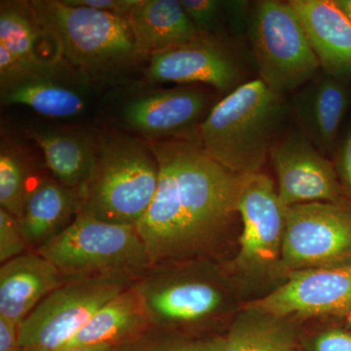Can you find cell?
Masks as SVG:
<instances>
[{"label":"cell","mask_w":351,"mask_h":351,"mask_svg":"<svg viewBox=\"0 0 351 351\" xmlns=\"http://www.w3.org/2000/svg\"><path fill=\"white\" fill-rule=\"evenodd\" d=\"M29 3L60 56L71 66L96 73L140 57L124 16L68 5L63 0H34Z\"/></svg>","instance_id":"277c9868"},{"label":"cell","mask_w":351,"mask_h":351,"mask_svg":"<svg viewBox=\"0 0 351 351\" xmlns=\"http://www.w3.org/2000/svg\"><path fill=\"white\" fill-rule=\"evenodd\" d=\"M112 346H76V348H64L58 351H112Z\"/></svg>","instance_id":"d6a6232c"},{"label":"cell","mask_w":351,"mask_h":351,"mask_svg":"<svg viewBox=\"0 0 351 351\" xmlns=\"http://www.w3.org/2000/svg\"><path fill=\"white\" fill-rule=\"evenodd\" d=\"M334 1L351 22V0H334Z\"/></svg>","instance_id":"836d02e7"},{"label":"cell","mask_w":351,"mask_h":351,"mask_svg":"<svg viewBox=\"0 0 351 351\" xmlns=\"http://www.w3.org/2000/svg\"><path fill=\"white\" fill-rule=\"evenodd\" d=\"M186 263L152 265L135 281L152 329L175 332L200 327L225 311V291L208 267Z\"/></svg>","instance_id":"52a82bcc"},{"label":"cell","mask_w":351,"mask_h":351,"mask_svg":"<svg viewBox=\"0 0 351 351\" xmlns=\"http://www.w3.org/2000/svg\"><path fill=\"white\" fill-rule=\"evenodd\" d=\"M223 343L225 337L189 338L151 329L140 338L117 346L112 351H221Z\"/></svg>","instance_id":"484cf974"},{"label":"cell","mask_w":351,"mask_h":351,"mask_svg":"<svg viewBox=\"0 0 351 351\" xmlns=\"http://www.w3.org/2000/svg\"><path fill=\"white\" fill-rule=\"evenodd\" d=\"M31 251L19 221L3 208H0V263H4Z\"/></svg>","instance_id":"83f0119b"},{"label":"cell","mask_w":351,"mask_h":351,"mask_svg":"<svg viewBox=\"0 0 351 351\" xmlns=\"http://www.w3.org/2000/svg\"><path fill=\"white\" fill-rule=\"evenodd\" d=\"M289 351H304V350H300V348H298L297 346H295V348H292V350H290Z\"/></svg>","instance_id":"e575fe53"},{"label":"cell","mask_w":351,"mask_h":351,"mask_svg":"<svg viewBox=\"0 0 351 351\" xmlns=\"http://www.w3.org/2000/svg\"><path fill=\"white\" fill-rule=\"evenodd\" d=\"M335 168L338 173L343 188L351 196V127L339 140L335 149Z\"/></svg>","instance_id":"f546056e"},{"label":"cell","mask_w":351,"mask_h":351,"mask_svg":"<svg viewBox=\"0 0 351 351\" xmlns=\"http://www.w3.org/2000/svg\"><path fill=\"white\" fill-rule=\"evenodd\" d=\"M242 233L234 265L248 274L280 272L285 207L269 176L245 175L237 202Z\"/></svg>","instance_id":"30bf717a"},{"label":"cell","mask_w":351,"mask_h":351,"mask_svg":"<svg viewBox=\"0 0 351 351\" xmlns=\"http://www.w3.org/2000/svg\"><path fill=\"white\" fill-rule=\"evenodd\" d=\"M27 159L18 149L2 143L0 149V208L20 219L34 184Z\"/></svg>","instance_id":"d4e9b609"},{"label":"cell","mask_w":351,"mask_h":351,"mask_svg":"<svg viewBox=\"0 0 351 351\" xmlns=\"http://www.w3.org/2000/svg\"><path fill=\"white\" fill-rule=\"evenodd\" d=\"M159 166L149 143L108 135L83 191L82 213L115 225L137 226L156 196Z\"/></svg>","instance_id":"3957f363"},{"label":"cell","mask_w":351,"mask_h":351,"mask_svg":"<svg viewBox=\"0 0 351 351\" xmlns=\"http://www.w3.org/2000/svg\"><path fill=\"white\" fill-rule=\"evenodd\" d=\"M289 117L285 95L257 78L240 85L211 108L201 124L198 144L235 174L261 172Z\"/></svg>","instance_id":"7a4b0ae2"},{"label":"cell","mask_w":351,"mask_h":351,"mask_svg":"<svg viewBox=\"0 0 351 351\" xmlns=\"http://www.w3.org/2000/svg\"><path fill=\"white\" fill-rule=\"evenodd\" d=\"M285 218L280 272L351 265L350 205H292Z\"/></svg>","instance_id":"9c48e42d"},{"label":"cell","mask_w":351,"mask_h":351,"mask_svg":"<svg viewBox=\"0 0 351 351\" xmlns=\"http://www.w3.org/2000/svg\"><path fill=\"white\" fill-rule=\"evenodd\" d=\"M189 20L200 36H218L226 15L232 11L233 1L221 0H180Z\"/></svg>","instance_id":"4316f807"},{"label":"cell","mask_w":351,"mask_h":351,"mask_svg":"<svg viewBox=\"0 0 351 351\" xmlns=\"http://www.w3.org/2000/svg\"><path fill=\"white\" fill-rule=\"evenodd\" d=\"M209 96L197 88L177 87L143 95L129 101L124 122L149 143L164 138L198 143Z\"/></svg>","instance_id":"5bb4252c"},{"label":"cell","mask_w":351,"mask_h":351,"mask_svg":"<svg viewBox=\"0 0 351 351\" xmlns=\"http://www.w3.org/2000/svg\"><path fill=\"white\" fill-rule=\"evenodd\" d=\"M269 158L284 207L313 202L350 205L334 163L297 130L279 137Z\"/></svg>","instance_id":"8fae6325"},{"label":"cell","mask_w":351,"mask_h":351,"mask_svg":"<svg viewBox=\"0 0 351 351\" xmlns=\"http://www.w3.org/2000/svg\"><path fill=\"white\" fill-rule=\"evenodd\" d=\"M247 27L258 80L270 89L295 93L318 75L319 61L288 1L256 2Z\"/></svg>","instance_id":"8992f818"},{"label":"cell","mask_w":351,"mask_h":351,"mask_svg":"<svg viewBox=\"0 0 351 351\" xmlns=\"http://www.w3.org/2000/svg\"><path fill=\"white\" fill-rule=\"evenodd\" d=\"M43 38L49 36L39 25L29 2H1L0 44L14 56L27 66L55 61L57 59L46 60L41 56L39 43Z\"/></svg>","instance_id":"cb8c5ba5"},{"label":"cell","mask_w":351,"mask_h":351,"mask_svg":"<svg viewBox=\"0 0 351 351\" xmlns=\"http://www.w3.org/2000/svg\"><path fill=\"white\" fill-rule=\"evenodd\" d=\"M82 203V191L68 188L54 178L36 181L18 219L31 251H38L61 234L80 213Z\"/></svg>","instance_id":"d6986e66"},{"label":"cell","mask_w":351,"mask_h":351,"mask_svg":"<svg viewBox=\"0 0 351 351\" xmlns=\"http://www.w3.org/2000/svg\"><path fill=\"white\" fill-rule=\"evenodd\" d=\"M126 19L138 56H152L200 36L180 0H138Z\"/></svg>","instance_id":"44dd1931"},{"label":"cell","mask_w":351,"mask_h":351,"mask_svg":"<svg viewBox=\"0 0 351 351\" xmlns=\"http://www.w3.org/2000/svg\"><path fill=\"white\" fill-rule=\"evenodd\" d=\"M246 306L287 319L348 315L351 265L290 272L283 285Z\"/></svg>","instance_id":"4fadbf2b"},{"label":"cell","mask_w":351,"mask_h":351,"mask_svg":"<svg viewBox=\"0 0 351 351\" xmlns=\"http://www.w3.org/2000/svg\"><path fill=\"white\" fill-rule=\"evenodd\" d=\"M297 341L292 319L246 306L232 321L221 351H289Z\"/></svg>","instance_id":"603a6c76"},{"label":"cell","mask_w":351,"mask_h":351,"mask_svg":"<svg viewBox=\"0 0 351 351\" xmlns=\"http://www.w3.org/2000/svg\"><path fill=\"white\" fill-rule=\"evenodd\" d=\"M306 351H351V334L341 329H330L308 341Z\"/></svg>","instance_id":"f1b7e54d"},{"label":"cell","mask_w":351,"mask_h":351,"mask_svg":"<svg viewBox=\"0 0 351 351\" xmlns=\"http://www.w3.org/2000/svg\"><path fill=\"white\" fill-rule=\"evenodd\" d=\"M71 64L59 59L19 82L0 88L5 105H21L50 119H73L84 113V89L71 82Z\"/></svg>","instance_id":"e0dca14e"},{"label":"cell","mask_w":351,"mask_h":351,"mask_svg":"<svg viewBox=\"0 0 351 351\" xmlns=\"http://www.w3.org/2000/svg\"><path fill=\"white\" fill-rule=\"evenodd\" d=\"M350 101L346 82L323 73L295 92L290 117L295 130L326 156L336 149Z\"/></svg>","instance_id":"9a60e30c"},{"label":"cell","mask_w":351,"mask_h":351,"mask_svg":"<svg viewBox=\"0 0 351 351\" xmlns=\"http://www.w3.org/2000/svg\"><path fill=\"white\" fill-rule=\"evenodd\" d=\"M136 280L129 276H99L66 281L21 323L18 351L61 350L97 311Z\"/></svg>","instance_id":"ba28073f"},{"label":"cell","mask_w":351,"mask_h":351,"mask_svg":"<svg viewBox=\"0 0 351 351\" xmlns=\"http://www.w3.org/2000/svg\"><path fill=\"white\" fill-rule=\"evenodd\" d=\"M64 3L71 6L88 7L95 10L103 11L124 16L130 12L138 0H63Z\"/></svg>","instance_id":"4dcf8cb0"},{"label":"cell","mask_w":351,"mask_h":351,"mask_svg":"<svg viewBox=\"0 0 351 351\" xmlns=\"http://www.w3.org/2000/svg\"><path fill=\"white\" fill-rule=\"evenodd\" d=\"M36 252L66 280L99 276L137 279L152 265L137 226L106 223L82 212Z\"/></svg>","instance_id":"5b68a950"},{"label":"cell","mask_w":351,"mask_h":351,"mask_svg":"<svg viewBox=\"0 0 351 351\" xmlns=\"http://www.w3.org/2000/svg\"><path fill=\"white\" fill-rule=\"evenodd\" d=\"M149 145L158 162V186L136 226L152 265L211 253L239 214L245 175L216 162L198 143L173 140Z\"/></svg>","instance_id":"6da1fadb"},{"label":"cell","mask_w":351,"mask_h":351,"mask_svg":"<svg viewBox=\"0 0 351 351\" xmlns=\"http://www.w3.org/2000/svg\"><path fill=\"white\" fill-rule=\"evenodd\" d=\"M31 137L43 152L53 178L68 188L84 191L96 164L98 144L82 132L41 129Z\"/></svg>","instance_id":"7402d4cb"},{"label":"cell","mask_w":351,"mask_h":351,"mask_svg":"<svg viewBox=\"0 0 351 351\" xmlns=\"http://www.w3.org/2000/svg\"><path fill=\"white\" fill-rule=\"evenodd\" d=\"M19 332V324L0 316V351H18Z\"/></svg>","instance_id":"1f68e13d"},{"label":"cell","mask_w":351,"mask_h":351,"mask_svg":"<svg viewBox=\"0 0 351 351\" xmlns=\"http://www.w3.org/2000/svg\"><path fill=\"white\" fill-rule=\"evenodd\" d=\"M66 281L60 270L36 251L1 263L0 316L21 325L44 298Z\"/></svg>","instance_id":"ac0fdd59"},{"label":"cell","mask_w":351,"mask_h":351,"mask_svg":"<svg viewBox=\"0 0 351 351\" xmlns=\"http://www.w3.org/2000/svg\"><path fill=\"white\" fill-rule=\"evenodd\" d=\"M323 73L351 80V22L334 0H290Z\"/></svg>","instance_id":"2e32d148"},{"label":"cell","mask_w":351,"mask_h":351,"mask_svg":"<svg viewBox=\"0 0 351 351\" xmlns=\"http://www.w3.org/2000/svg\"><path fill=\"white\" fill-rule=\"evenodd\" d=\"M145 75L149 82L211 85L228 95L243 84L244 69L223 39L200 36L191 43L152 54Z\"/></svg>","instance_id":"7c38bea8"},{"label":"cell","mask_w":351,"mask_h":351,"mask_svg":"<svg viewBox=\"0 0 351 351\" xmlns=\"http://www.w3.org/2000/svg\"><path fill=\"white\" fill-rule=\"evenodd\" d=\"M151 329L149 311L134 282L97 311L61 350L89 346L117 348L140 338Z\"/></svg>","instance_id":"ffe728a7"}]
</instances>
